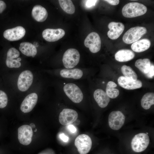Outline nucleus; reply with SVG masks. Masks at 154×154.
<instances>
[{
  "label": "nucleus",
  "instance_id": "1",
  "mask_svg": "<svg viewBox=\"0 0 154 154\" xmlns=\"http://www.w3.org/2000/svg\"><path fill=\"white\" fill-rule=\"evenodd\" d=\"M57 87L60 96L76 104L82 102L86 93L84 80L71 81L58 79Z\"/></svg>",
  "mask_w": 154,
  "mask_h": 154
},
{
  "label": "nucleus",
  "instance_id": "2",
  "mask_svg": "<svg viewBox=\"0 0 154 154\" xmlns=\"http://www.w3.org/2000/svg\"><path fill=\"white\" fill-rule=\"evenodd\" d=\"M54 72L58 79L71 81L84 80L88 73V70L82 67L57 69Z\"/></svg>",
  "mask_w": 154,
  "mask_h": 154
},
{
  "label": "nucleus",
  "instance_id": "3",
  "mask_svg": "<svg viewBox=\"0 0 154 154\" xmlns=\"http://www.w3.org/2000/svg\"><path fill=\"white\" fill-rule=\"evenodd\" d=\"M80 58L79 51L75 48L67 49L63 53L62 65L60 68L70 69L78 68Z\"/></svg>",
  "mask_w": 154,
  "mask_h": 154
},
{
  "label": "nucleus",
  "instance_id": "4",
  "mask_svg": "<svg viewBox=\"0 0 154 154\" xmlns=\"http://www.w3.org/2000/svg\"><path fill=\"white\" fill-rule=\"evenodd\" d=\"M147 8L142 4L135 2L129 3L125 5L122 10L123 16L133 18L142 15L147 11Z\"/></svg>",
  "mask_w": 154,
  "mask_h": 154
},
{
  "label": "nucleus",
  "instance_id": "5",
  "mask_svg": "<svg viewBox=\"0 0 154 154\" xmlns=\"http://www.w3.org/2000/svg\"><path fill=\"white\" fill-rule=\"evenodd\" d=\"M147 32V29L144 27H132L125 33L123 37V40L126 44H131L138 40Z\"/></svg>",
  "mask_w": 154,
  "mask_h": 154
},
{
  "label": "nucleus",
  "instance_id": "6",
  "mask_svg": "<svg viewBox=\"0 0 154 154\" xmlns=\"http://www.w3.org/2000/svg\"><path fill=\"white\" fill-rule=\"evenodd\" d=\"M149 136L145 133H140L136 135L132 139L131 146L133 150L136 152L144 151L149 143Z\"/></svg>",
  "mask_w": 154,
  "mask_h": 154
},
{
  "label": "nucleus",
  "instance_id": "7",
  "mask_svg": "<svg viewBox=\"0 0 154 154\" xmlns=\"http://www.w3.org/2000/svg\"><path fill=\"white\" fill-rule=\"evenodd\" d=\"M74 144L80 154H87L91 149L92 141L88 135L82 134L78 136L76 138Z\"/></svg>",
  "mask_w": 154,
  "mask_h": 154
},
{
  "label": "nucleus",
  "instance_id": "8",
  "mask_svg": "<svg viewBox=\"0 0 154 154\" xmlns=\"http://www.w3.org/2000/svg\"><path fill=\"white\" fill-rule=\"evenodd\" d=\"M84 44L92 53H97L100 50L101 39L99 35L95 32H91L88 35L84 40Z\"/></svg>",
  "mask_w": 154,
  "mask_h": 154
},
{
  "label": "nucleus",
  "instance_id": "9",
  "mask_svg": "<svg viewBox=\"0 0 154 154\" xmlns=\"http://www.w3.org/2000/svg\"><path fill=\"white\" fill-rule=\"evenodd\" d=\"M33 76L29 70H25L20 74L18 78L17 86L19 90L25 92L31 86Z\"/></svg>",
  "mask_w": 154,
  "mask_h": 154
},
{
  "label": "nucleus",
  "instance_id": "10",
  "mask_svg": "<svg viewBox=\"0 0 154 154\" xmlns=\"http://www.w3.org/2000/svg\"><path fill=\"white\" fill-rule=\"evenodd\" d=\"M78 114L75 110L69 108H63L60 113L59 121L63 125H68L73 123L77 119Z\"/></svg>",
  "mask_w": 154,
  "mask_h": 154
},
{
  "label": "nucleus",
  "instance_id": "11",
  "mask_svg": "<svg viewBox=\"0 0 154 154\" xmlns=\"http://www.w3.org/2000/svg\"><path fill=\"white\" fill-rule=\"evenodd\" d=\"M125 117L123 114L119 111L111 112L108 117V123L110 127L114 130H118L123 125Z\"/></svg>",
  "mask_w": 154,
  "mask_h": 154
},
{
  "label": "nucleus",
  "instance_id": "12",
  "mask_svg": "<svg viewBox=\"0 0 154 154\" xmlns=\"http://www.w3.org/2000/svg\"><path fill=\"white\" fill-rule=\"evenodd\" d=\"M18 139L20 143L27 145L31 143L33 133L30 125H25L21 126L18 129Z\"/></svg>",
  "mask_w": 154,
  "mask_h": 154
},
{
  "label": "nucleus",
  "instance_id": "13",
  "mask_svg": "<svg viewBox=\"0 0 154 154\" xmlns=\"http://www.w3.org/2000/svg\"><path fill=\"white\" fill-rule=\"evenodd\" d=\"M25 33V30L23 27L18 26L6 30L3 33V35L5 39L9 41H15L22 38Z\"/></svg>",
  "mask_w": 154,
  "mask_h": 154
},
{
  "label": "nucleus",
  "instance_id": "14",
  "mask_svg": "<svg viewBox=\"0 0 154 154\" xmlns=\"http://www.w3.org/2000/svg\"><path fill=\"white\" fill-rule=\"evenodd\" d=\"M65 34L64 30L61 29H47L42 33L43 38L49 42L57 41L62 38Z\"/></svg>",
  "mask_w": 154,
  "mask_h": 154
},
{
  "label": "nucleus",
  "instance_id": "15",
  "mask_svg": "<svg viewBox=\"0 0 154 154\" xmlns=\"http://www.w3.org/2000/svg\"><path fill=\"white\" fill-rule=\"evenodd\" d=\"M38 96L35 93H32L26 97L22 102L20 109L22 112L27 113L31 111L37 102Z\"/></svg>",
  "mask_w": 154,
  "mask_h": 154
},
{
  "label": "nucleus",
  "instance_id": "16",
  "mask_svg": "<svg viewBox=\"0 0 154 154\" xmlns=\"http://www.w3.org/2000/svg\"><path fill=\"white\" fill-rule=\"evenodd\" d=\"M109 30L107 33L108 37L112 40H115L119 37L125 28L124 25L120 22H112L108 25Z\"/></svg>",
  "mask_w": 154,
  "mask_h": 154
},
{
  "label": "nucleus",
  "instance_id": "17",
  "mask_svg": "<svg viewBox=\"0 0 154 154\" xmlns=\"http://www.w3.org/2000/svg\"><path fill=\"white\" fill-rule=\"evenodd\" d=\"M118 83L122 88L128 90H132L139 88L142 87L141 82L139 80H133L121 76L119 77Z\"/></svg>",
  "mask_w": 154,
  "mask_h": 154
},
{
  "label": "nucleus",
  "instance_id": "18",
  "mask_svg": "<svg viewBox=\"0 0 154 154\" xmlns=\"http://www.w3.org/2000/svg\"><path fill=\"white\" fill-rule=\"evenodd\" d=\"M93 96L98 106L102 108L106 107L110 101V98L106 92L101 88L96 89L93 93Z\"/></svg>",
  "mask_w": 154,
  "mask_h": 154
},
{
  "label": "nucleus",
  "instance_id": "19",
  "mask_svg": "<svg viewBox=\"0 0 154 154\" xmlns=\"http://www.w3.org/2000/svg\"><path fill=\"white\" fill-rule=\"evenodd\" d=\"M33 18L38 22H43L47 19L48 13L44 7L39 5H36L33 7L32 11Z\"/></svg>",
  "mask_w": 154,
  "mask_h": 154
},
{
  "label": "nucleus",
  "instance_id": "20",
  "mask_svg": "<svg viewBox=\"0 0 154 154\" xmlns=\"http://www.w3.org/2000/svg\"><path fill=\"white\" fill-rule=\"evenodd\" d=\"M135 56V54L129 49H123L119 50L115 54L116 59L120 62H125L132 59Z\"/></svg>",
  "mask_w": 154,
  "mask_h": 154
},
{
  "label": "nucleus",
  "instance_id": "21",
  "mask_svg": "<svg viewBox=\"0 0 154 154\" xmlns=\"http://www.w3.org/2000/svg\"><path fill=\"white\" fill-rule=\"evenodd\" d=\"M151 44V42L149 40L144 38L133 43L131 46V48L133 51L140 52L148 49Z\"/></svg>",
  "mask_w": 154,
  "mask_h": 154
},
{
  "label": "nucleus",
  "instance_id": "22",
  "mask_svg": "<svg viewBox=\"0 0 154 154\" xmlns=\"http://www.w3.org/2000/svg\"><path fill=\"white\" fill-rule=\"evenodd\" d=\"M19 50L24 55L28 56L34 57L36 55L37 50L36 48L33 44L27 42L21 43L19 47Z\"/></svg>",
  "mask_w": 154,
  "mask_h": 154
},
{
  "label": "nucleus",
  "instance_id": "23",
  "mask_svg": "<svg viewBox=\"0 0 154 154\" xmlns=\"http://www.w3.org/2000/svg\"><path fill=\"white\" fill-rule=\"evenodd\" d=\"M135 64L137 68L145 74L149 71L151 65L150 60L147 58L138 59L135 61Z\"/></svg>",
  "mask_w": 154,
  "mask_h": 154
},
{
  "label": "nucleus",
  "instance_id": "24",
  "mask_svg": "<svg viewBox=\"0 0 154 154\" xmlns=\"http://www.w3.org/2000/svg\"><path fill=\"white\" fill-rule=\"evenodd\" d=\"M154 104V93L148 92L145 94L141 100V105L145 110L149 109Z\"/></svg>",
  "mask_w": 154,
  "mask_h": 154
},
{
  "label": "nucleus",
  "instance_id": "25",
  "mask_svg": "<svg viewBox=\"0 0 154 154\" xmlns=\"http://www.w3.org/2000/svg\"><path fill=\"white\" fill-rule=\"evenodd\" d=\"M117 85L113 81H110L107 83L106 88V93L110 98H115L119 94L118 89L115 88Z\"/></svg>",
  "mask_w": 154,
  "mask_h": 154
},
{
  "label": "nucleus",
  "instance_id": "26",
  "mask_svg": "<svg viewBox=\"0 0 154 154\" xmlns=\"http://www.w3.org/2000/svg\"><path fill=\"white\" fill-rule=\"evenodd\" d=\"M58 2L62 9L66 13L72 14L75 12V7L70 0H59Z\"/></svg>",
  "mask_w": 154,
  "mask_h": 154
},
{
  "label": "nucleus",
  "instance_id": "27",
  "mask_svg": "<svg viewBox=\"0 0 154 154\" xmlns=\"http://www.w3.org/2000/svg\"><path fill=\"white\" fill-rule=\"evenodd\" d=\"M121 70L126 78L135 80H137V74L130 66L123 65L121 67Z\"/></svg>",
  "mask_w": 154,
  "mask_h": 154
},
{
  "label": "nucleus",
  "instance_id": "28",
  "mask_svg": "<svg viewBox=\"0 0 154 154\" xmlns=\"http://www.w3.org/2000/svg\"><path fill=\"white\" fill-rule=\"evenodd\" d=\"M17 59L13 58L7 57L6 64L7 66L11 68L20 67L21 65V63Z\"/></svg>",
  "mask_w": 154,
  "mask_h": 154
},
{
  "label": "nucleus",
  "instance_id": "29",
  "mask_svg": "<svg viewBox=\"0 0 154 154\" xmlns=\"http://www.w3.org/2000/svg\"><path fill=\"white\" fill-rule=\"evenodd\" d=\"M8 97L7 94L3 91L0 90V108H3L7 105Z\"/></svg>",
  "mask_w": 154,
  "mask_h": 154
},
{
  "label": "nucleus",
  "instance_id": "30",
  "mask_svg": "<svg viewBox=\"0 0 154 154\" xmlns=\"http://www.w3.org/2000/svg\"><path fill=\"white\" fill-rule=\"evenodd\" d=\"M154 68L153 65H151L150 69L148 72L145 74L146 76L149 78H152L154 76Z\"/></svg>",
  "mask_w": 154,
  "mask_h": 154
},
{
  "label": "nucleus",
  "instance_id": "31",
  "mask_svg": "<svg viewBox=\"0 0 154 154\" xmlns=\"http://www.w3.org/2000/svg\"><path fill=\"white\" fill-rule=\"evenodd\" d=\"M97 0H86V6L88 7H90L95 5Z\"/></svg>",
  "mask_w": 154,
  "mask_h": 154
},
{
  "label": "nucleus",
  "instance_id": "32",
  "mask_svg": "<svg viewBox=\"0 0 154 154\" xmlns=\"http://www.w3.org/2000/svg\"><path fill=\"white\" fill-rule=\"evenodd\" d=\"M6 5L3 1L0 0V14L2 13L5 9Z\"/></svg>",
  "mask_w": 154,
  "mask_h": 154
},
{
  "label": "nucleus",
  "instance_id": "33",
  "mask_svg": "<svg viewBox=\"0 0 154 154\" xmlns=\"http://www.w3.org/2000/svg\"><path fill=\"white\" fill-rule=\"evenodd\" d=\"M104 1H106L109 4L114 5H116L119 4V1L118 0H106Z\"/></svg>",
  "mask_w": 154,
  "mask_h": 154
},
{
  "label": "nucleus",
  "instance_id": "34",
  "mask_svg": "<svg viewBox=\"0 0 154 154\" xmlns=\"http://www.w3.org/2000/svg\"><path fill=\"white\" fill-rule=\"evenodd\" d=\"M59 137L60 139L64 142H66L68 140V137L65 135L63 133L60 134L59 135Z\"/></svg>",
  "mask_w": 154,
  "mask_h": 154
},
{
  "label": "nucleus",
  "instance_id": "35",
  "mask_svg": "<svg viewBox=\"0 0 154 154\" xmlns=\"http://www.w3.org/2000/svg\"><path fill=\"white\" fill-rule=\"evenodd\" d=\"M68 127L70 132L72 133H75L76 131V129L75 127L72 125L70 124L68 125Z\"/></svg>",
  "mask_w": 154,
  "mask_h": 154
},
{
  "label": "nucleus",
  "instance_id": "36",
  "mask_svg": "<svg viewBox=\"0 0 154 154\" xmlns=\"http://www.w3.org/2000/svg\"><path fill=\"white\" fill-rule=\"evenodd\" d=\"M33 44L36 48L38 47V46H39L38 43L37 42H34L33 43Z\"/></svg>",
  "mask_w": 154,
  "mask_h": 154
},
{
  "label": "nucleus",
  "instance_id": "37",
  "mask_svg": "<svg viewBox=\"0 0 154 154\" xmlns=\"http://www.w3.org/2000/svg\"><path fill=\"white\" fill-rule=\"evenodd\" d=\"M146 134L147 135L148 134V133L147 132H146Z\"/></svg>",
  "mask_w": 154,
  "mask_h": 154
}]
</instances>
